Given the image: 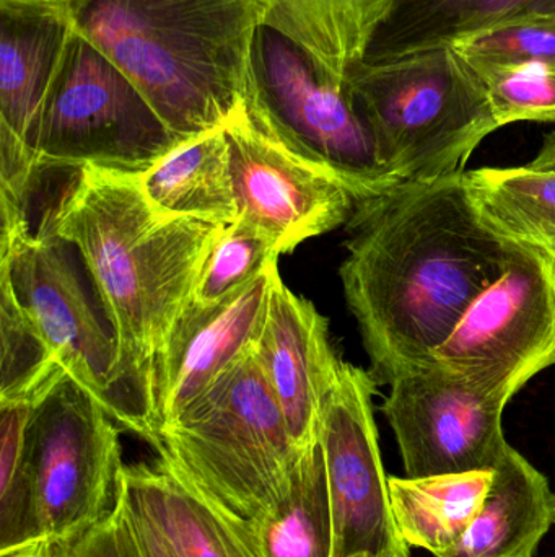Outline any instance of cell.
Masks as SVG:
<instances>
[{
    "label": "cell",
    "mask_w": 555,
    "mask_h": 557,
    "mask_svg": "<svg viewBox=\"0 0 555 557\" xmlns=\"http://www.w3.org/2000/svg\"><path fill=\"white\" fill-rule=\"evenodd\" d=\"M25 461L41 536L71 542L116 509L124 468L119 429L64 369L31 401Z\"/></svg>",
    "instance_id": "obj_8"
},
{
    "label": "cell",
    "mask_w": 555,
    "mask_h": 557,
    "mask_svg": "<svg viewBox=\"0 0 555 557\" xmlns=\"http://www.w3.org/2000/svg\"><path fill=\"white\" fill-rule=\"evenodd\" d=\"M553 366L555 260L544 248L515 242L504 273L476 297L422 367L514 398Z\"/></svg>",
    "instance_id": "obj_10"
},
{
    "label": "cell",
    "mask_w": 555,
    "mask_h": 557,
    "mask_svg": "<svg viewBox=\"0 0 555 557\" xmlns=\"http://www.w3.org/2000/svg\"><path fill=\"white\" fill-rule=\"evenodd\" d=\"M345 81L401 183L465 172L479 144L501 129L484 85L452 46L362 61Z\"/></svg>",
    "instance_id": "obj_5"
},
{
    "label": "cell",
    "mask_w": 555,
    "mask_h": 557,
    "mask_svg": "<svg viewBox=\"0 0 555 557\" xmlns=\"http://www.w3.org/2000/svg\"><path fill=\"white\" fill-rule=\"evenodd\" d=\"M339 276L377 382L419 369L504 273L515 240L482 218L465 172L358 202Z\"/></svg>",
    "instance_id": "obj_1"
},
{
    "label": "cell",
    "mask_w": 555,
    "mask_h": 557,
    "mask_svg": "<svg viewBox=\"0 0 555 557\" xmlns=\"http://www.w3.org/2000/svg\"><path fill=\"white\" fill-rule=\"evenodd\" d=\"M153 447L163 465L251 530L289 496L305 454L254 352L162 425Z\"/></svg>",
    "instance_id": "obj_4"
},
{
    "label": "cell",
    "mask_w": 555,
    "mask_h": 557,
    "mask_svg": "<svg viewBox=\"0 0 555 557\" xmlns=\"http://www.w3.org/2000/svg\"><path fill=\"white\" fill-rule=\"evenodd\" d=\"M31 403L0 401V546L39 539L31 481L25 461V431Z\"/></svg>",
    "instance_id": "obj_26"
},
{
    "label": "cell",
    "mask_w": 555,
    "mask_h": 557,
    "mask_svg": "<svg viewBox=\"0 0 555 557\" xmlns=\"http://www.w3.org/2000/svg\"><path fill=\"white\" fill-rule=\"evenodd\" d=\"M254 357L297 447H318L323 406L342 360L329 343L328 320L312 301L293 294L280 274L274 278Z\"/></svg>",
    "instance_id": "obj_16"
},
{
    "label": "cell",
    "mask_w": 555,
    "mask_h": 557,
    "mask_svg": "<svg viewBox=\"0 0 555 557\" xmlns=\"http://www.w3.org/2000/svg\"><path fill=\"white\" fill-rule=\"evenodd\" d=\"M546 251H550V253L553 255L554 260H555V245H554V247L547 248Z\"/></svg>",
    "instance_id": "obj_34"
},
{
    "label": "cell",
    "mask_w": 555,
    "mask_h": 557,
    "mask_svg": "<svg viewBox=\"0 0 555 557\" xmlns=\"http://www.w3.org/2000/svg\"><path fill=\"white\" fill-rule=\"evenodd\" d=\"M119 500L142 557H179L165 533L142 506L127 497L123 490L119 493Z\"/></svg>",
    "instance_id": "obj_31"
},
{
    "label": "cell",
    "mask_w": 555,
    "mask_h": 557,
    "mask_svg": "<svg viewBox=\"0 0 555 557\" xmlns=\"http://www.w3.org/2000/svg\"><path fill=\"white\" fill-rule=\"evenodd\" d=\"M75 29L139 88L181 143L247 111L256 0H64Z\"/></svg>",
    "instance_id": "obj_3"
},
{
    "label": "cell",
    "mask_w": 555,
    "mask_h": 557,
    "mask_svg": "<svg viewBox=\"0 0 555 557\" xmlns=\"http://www.w3.org/2000/svg\"><path fill=\"white\" fill-rule=\"evenodd\" d=\"M179 144L139 88L75 29L39 120V176L87 165L146 173Z\"/></svg>",
    "instance_id": "obj_9"
},
{
    "label": "cell",
    "mask_w": 555,
    "mask_h": 557,
    "mask_svg": "<svg viewBox=\"0 0 555 557\" xmlns=\"http://www.w3.org/2000/svg\"><path fill=\"white\" fill-rule=\"evenodd\" d=\"M59 549H61V543L39 536V539L23 543V545L3 549L0 557H59Z\"/></svg>",
    "instance_id": "obj_32"
},
{
    "label": "cell",
    "mask_w": 555,
    "mask_h": 557,
    "mask_svg": "<svg viewBox=\"0 0 555 557\" xmlns=\"http://www.w3.org/2000/svg\"><path fill=\"white\" fill-rule=\"evenodd\" d=\"M59 557H142L121 500L103 522L71 542L61 543Z\"/></svg>",
    "instance_id": "obj_30"
},
{
    "label": "cell",
    "mask_w": 555,
    "mask_h": 557,
    "mask_svg": "<svg viewBox=\"0 0 555 557\" xmlns=\"http://www.w3.org/2000/svg\"><path fill=\"white\" fill-rule=\"evenodd\" d=\"M471 64H555V22H520L499 26L453 42Z\"/></svg>",
    "instance_id": "obj_29"
},
{
    "label": "cell",
    "mask_w": 555,
    "mask_h": 557,
    "mask_svg": "<svg viewBox=\"0 0 555 557\" xmlns=\"http://www.w3.org/2000/svg\"><path fill=\"white\" fill-rule=\"evenodd\" d=\"M375 389L374 373L342 360L323 406L319 447L331 497L335 557H409L381 463Z\"/></svg>",
    "instance_id": "obj_11"
},
{
    "label": "cell",
    "mask_w": 555,
    "mask_h": 557,
    "mask_svg": "<svg viewBox=\"0 0 555 557\" xmlns=\"http://www.w3.org/2000/svg\"><path fill=\"white\" fill-rule=\"evenodd\" d=\"M555 522V494L546 476L514 447L462 542L442 557H533Z\"/></svg>",
    "instance_id": "obj_19"
},
{
    "label": "cell",
    "mask_w": 555,
    "mask_h": 557,
    "mask_svg": "<svg viewBox=\"0 0 555 557\" xmlns=\"http://www.w3.org/2000/svg\"><path fill=\"white\" fill-rule=\"evenodd\" d=\"M247 114L270 139L341 180L358 202L401 185L381 160L348 81L264 25L254 39Z\"/></svg>",
    "instance_id": "obj_6"
},
{
    "label": "cell",
    "mask_w": 555,
    "mask_h": 557,
    "mask_svg": "<svg viewBox=\"0 0 555 557\" xmlns=\"http://www.w3.org/2000/svg\"><path fill=\"white\" fill-rule=\"evenodd\" d=\"M277 263L231 297L214 305L191 301L182 311L156 369L160 428L175 421L215 380L254 352L279 274Z\"/></svg>",
    "instance_id": "obj_15"
},
{
    "label": "cell",
    "mask_w": 555,
    "mask_h": 557,
    "mask_svg": "<svg viewBox=\"0 0 555 557\" xmlns=\"http://www.w3.org/2000/svg\"><path fill=\"white\" fill-rule=\"evenodd\" d=\"M0 401H28L62 369L0 274Z\"/></svg>",
    "instance_id": "obj_25"
},
{
    "label": "cell",
    "mask_w": 555,
    "mask_h": 557,
    "mask_svg": "<svg viewBox=\"0 0 555 557\" xmlns=\"http://www.w3.org/2000/svg\"><path fill=\"white\" fill-rule=\"evenodd\" d=\"M251 532L263 557H335L331 497L319 445L300 458L279 509Z\"/></svg>",
    "instance_id": "obj_24"
},
{
    "label": "cell",
    "mask_w": 555,
    "mask_h": 557,
    "mask_svg": "<svg viewBox=\"0 0 555 557\" xmlns=\"http://www.w3.org/2000/svg\"><path fill=\"white\" fill-rule=\"evenodd\" d=\"M468 64L484 85L499 126L555 123V64Z\"/></svg>",
    "instance_id": "obj_28"
},
{
    "label": "cell",
    "mask_w": 555,
    "mask_h": 557,
    "mask_svg": "<svg viewBox=\"0 0 555 557\" xmlns=\"http://www.w3.org/2000/svg\"><path fill=\"white\" fill-rule=\"evenodd\" d=\"M466 185L482 218L515 242L555 245V173L528 169L465 172Z\"/></svg>",
    "instance_id": "obj_23"
},
{
    "label": "cell",
    "mask_w": 555,
    "mask_h": 557,
    "mask_svg": "<svg viewBox=\"0 0 555 557\" xmlns=\"http://www.w3.org/2000/svg\"><path fill=\"white\" fill-rule=\"evenodd\" d=\"M527 166L531 170H538V172L555 173V131L544 137L540 152Z\"/></svg>",
    "instance_id": "obj_33"
},
{
    "label": "cell",
    "mask_w": 555,
    "mask_h": 557,
    "mask_svg": "<svg viewBox=\"0 0 555 557\" xmlns=\"http://www.w3.org/2000/svg\"><path fill=\"white\" fill-rule=\"evenodd\" d=\"M494 470L426 478H388L391 510L409 548L436 557L452 552L478 517Z\"/></svg>",
    "instance_id": "obj_22"
},
{
    "label": "cell",
    "mask_w": 555,
    "mask_h": 557,
    "mask_svg": "<svg viewBox=\"0 0 555 557\" xmlns=\"http://www.w3.org/2000/svg\"><path fill=\"white\" fill-rule=\"evenodd\" d=\"M381 406L409 478L494 470L510 445L502 416L512 396L476 388L436 367L401 373Z\"/></svg>",
    "instance_id": "obj_12"
},
{
    "label": "cell",
    "mask_w": 555,
    "mask_h": 557,
    "mask_svg": "<svg viewBox=\"0 0 555 557\" xmlns=\"http://www.w3.org/2000/svg\"><path fill=\"white\" fill-rule=\"evenodd\" d=\"M554 525H555V522H554Z\"/></svg>",
    "instance_id": "obj_35"
},
{
    "label": "cell",
    "mask_w": 555,
    "mask_h": 557,
    "mask_svg": "<svg viewBox=\"0 0 555 557\" xmlns=\"http://www.w3.org/2000/svg\"><path fill=\"white\" fill-rule=\"evenodd\" d=\"M74 247L42 219L2 211L0 274L41 333L59 366L98 399L119 428L155 444L156 429L119 370V354L106 318L98 314L75 264Z\"/></svg>",
    "instance_id": "obj_7"
},
{
    "label": "cell",
    "mask_w": 555,
    "mask_h": 557,
    "mask_svg": "<svg viewBox=\"0 0 555 557\" xmlns=\"http://www.w3.org/2000/svg\"><path fill=\"white\" fill-rule=\"evenodd\" d=\"M75 26L64 0H0V206L28 211L39 120Z\"/></svg>",
    "instance_id": "obj_13"
},
{
    "label": "cell",
    "mask_w": 555,
    "mask_h": 557,
    "mask_svg": "<svg viewBox=\"0 0 555 557\" xmlns=\"http://www.w3.org/2000/svg\"><path fill=\"white\" fill-rule=\"evenodd\" d=\"M121 490L155 520L179 557H263L250 527L160 460L124 465Z\"/></svg>",
    "instance_id": "obj_17"
},
{
    "label": "cell",
    "mask_w": 555,
    "mask_h": 557,
    "mask_svg": "<svg viewBox=\"0 0 555 557\" xmlns=\"http://www.w3.org/2000/svg\"><path fill=\"white\" fill-rule=\"evenodd\" d=\"M520 22H555V0H393L364 61H388Z\"/></svg>",
    "instance_id": "obj_18"
},
{
    "label": "cell",
    "mask_w": 555,
    "mask_h": 557,
    "mask_svg": "<svg viewBox=\"0 0 555 557\" xmlns=\"http://www.w3.org/2000/svg\"><path fill=\"white\" fill-rule=\"evenodd\" d=\"M140 186L150 205L168 218L214 225H230L238 219L225 127L179 144L140 173Z\"/></svg>",
    "instance_id": "obj_20"
},
{
    "label": "cell",
    "mask_w": 555,
    "mask_h": 557,
    "mask_svg": "<svg viewBox=\"0 0 555 557\" xmlns=\"http://www.w3.org/2000/svg\"><path fill=\"white\" fill-rule=\"evenodd\" d=\"M279 250L266 234L244 219L225 225L199 276L192 301L214 305L231 297L279 261Z\"/></svg>",
    "instance_id": "obj_27"
},
{
    "label": "cell",
    "mask_w": 555,
    "mask_h": 557,
    "mask_svg": "<svg viewBox=\"0 0 555 557\" xmlns=\"http://www.w3.org/2000/svg\"><path fill=\"white\" fill-rule=\"evenodd\" d=\"M42 219L80 257L116 341L121 375L159 437L156 369L225 225L168 218L143 195L140 173L93 165L75 170Z\"/></svg>",
    "instance_id": "obj_2"
},
{
    "label": "cell",
    "mask_w": 555,
    "mask_h": 557,
    "mask_svg": "<svg viewBox=\"0 0 555 557\" xmlns=\"http://www.w3.org/2000/svg\"><path fill=\"white\" fill-rule=\"evenodd\" d=\"M225 133L238 218L266 234L280 255L348 224L358 201L341 180L270 139L247 111Z\"/></svg>",
    "instance_id": "obj_14"
},
{
    "label": "cell",
    "mask_w": 555,
    "mask_h": 557,
    "mask_svg": "<svg viewBox=\"0 0 555 557\" xmlns=\"http://www.w3.org/2000/svg\"><path fill=\"white\" fill-rule=\"evenodd\" d=\"M267 28L305 49L323 69L348 77L393 0H256Z\"/></svg>",
    "instance_id": "obj_21"
}]
</instances>
